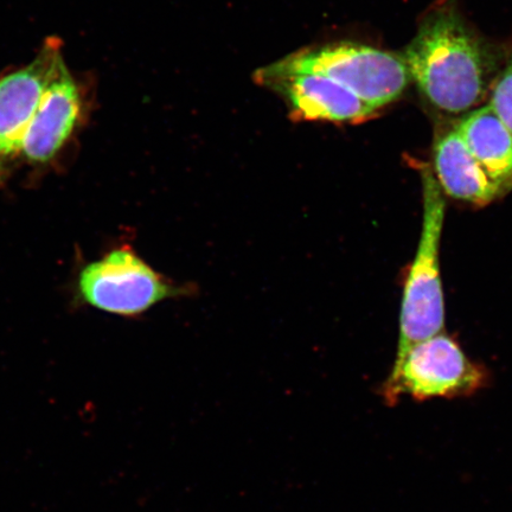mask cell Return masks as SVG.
I'll return each instance as SVG.
<instances>
[{
	"label": "cell",
	"instance_id": "1",
	"mask_svg": "<svg viewBox=\"0 0 512 512\" xmlns=\"http://www.w3.org/2000/svg\"><path fill=\"white\" fill-rule=\"evenodd\" d=\"M403 59L421 94L441 112L469 111L488 89L489 56L453 12L427 19Z\"/></svg>",
	"mask_w": 512,
	"mask_h": 512
},
{
	"label": "cell",
	"instance_id": "2",
	"mask_svg": "<svg viewBox=\"0 0 512 512\" xmlns=\"http://www.w3.org/2000/svg\"><path fill=\"white\" fill-rule=\"evenodd\" d=\"M424 217L418 251L403 291L400 338L395 361L416 343L444 332L445 302L439 251L445 221V198L431 169L421 170Z\"/></svg>",
	"mask_w": 512,
	"mask_h": 512
},
{
	"label": "cell",
	"instance_id": "3",
	"mask_svg": "<svg viewBox=\"0 0 512 512\" xmlns=\"http://www.w3.org/2000/svg\"><path fill=\"white\" fill-rule=\"evenodd\" d=\"M283 61L329 76L375 112L399 99L411 76L403 57L354 42L305 48Z\"/></svg>",
	"mask_w": 512,
	"mask_h": 512
},
{
	"label": "cell",
	"instance_id": "4",
	"mask_svg": "<svg viewBox=\"0 0 512 512\" xmlns=\"http://www.w3.org/2000/svg\"><path fill=\"white\" fill-rule=\"evenodd\" d=\"M485 371L469 360L462 348L444 332L413 345L395 361L382 387L388 405L403 395L425 401L470 396L485 386Z\"/></svg>",
	"mask_w": 512,
	"mask_h": 512
},
{
	"label": "cell",
	"instance_id": "5",
	"mask_svg": "<svg viewBox=\"0 0 512 512\" xmlns=\"http://www.w3.org/2000/svg\"><path fill=\"white\" fill-rule=\"evenodd\" d=\"M78 288L86 304L124 317L142 315L163 300L188 293L127 246L83 267Z\"/></svg>",
	"mask_w": 512,
	"mask_h": 512
},
{
	"label": "cell",
	"instance_id": "6",
	"mask_svg": "<svg viewBox=\"0 0 512 512\" xmlns=\"http://www.w3.org/2000/svg\"><path fill=\"white\" fill-rule=\"evenodd\" d=\"M254 80L279 95L296 120L357 124L376 114L329 76L288 66L283 60L256 70Z\"/></svg>",
	"mask_w": 512,
	"mask_h": 512
},
{
	"label": "cell",
	"instance_id": "7",
	"mask_svg": "<svg viewBox=\"0 0 512 512\" xmlns=\"http://www.w3.org/2000/svg\"><path fill=\"white\" fill-rule=\"evenodd\" d=\"M64 62L59 38H48L34 60L0 76V181L22 157L25 134Z\"/></svg>",
	"mask_w": 512,
	"mask_h": 512
},
{
	"label": "cell",
	"instance_id": "8",
	"mask_svg": "<svg viewBox=\"0 0 512 512\" xmlns=\"http://www.w3.org/2000/svg\"><path fill=\"white\" fill-rule=\"evenodd\" d=\"M88 89L70 72L66 61L57 69L25 134L22 157L44 165L60 155L89 113Z\"/></svg>",
	"mask_w": 512,
	"mask_h": 512
},
{
	"label": "cell",
	"instance_id": "9",
	"mask_svg": "<svg viewBox=\"0 0 512 512\" xmlns=\"http://www.w3.org/2000/svg\"><path fill=\"white\" fill-rule=\"evenodd\" d=\"M433 163V175L440 189L454 200L482 207L503 194L456 130L448 132L435 144Z\"/></svg>",
	"mask_w": 512,
	"mask_h": 512
},
{
	"label": "cell",
	"instance_id": "10",
	"mask_svg": "<svg viewBox=\"0 0 512 512\" xmlns=\"http://www.w3.org/2000/svg\"><path fill=\"white\" fill-rule=\"evenodd\" d=\"M473 157L498 187L512 188V132L490 106L480 107L456 127Z\"/></svg>",
	"mask_w": 512,
	"mask_h": 512
},
{
	"label": "cell",
	"instance_id": "11",
	"mask_svg": "<svg viewBox=\"0 0 512 512\" xmlns=\"http://www.w3.org/2000/svg\"><path fill=\"white\" fill-rule=\"evenodd\" d=\"M489 106L512 132V57L492 89Z\"/></svg>",
	"mask_w": 512,
	"mask_h": 512
}]
</instances>
